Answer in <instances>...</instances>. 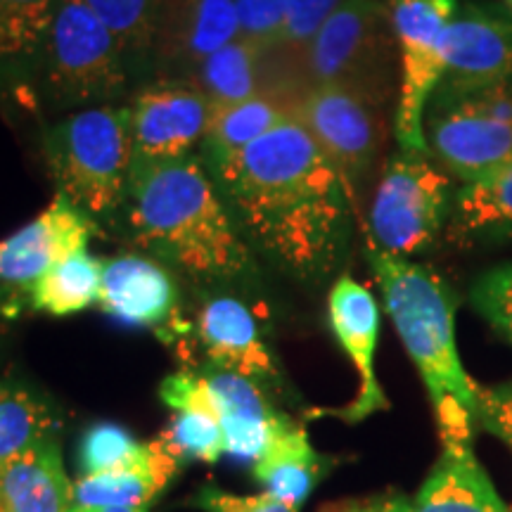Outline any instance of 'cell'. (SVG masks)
I'll list each match as a JSON object with an SVG mask.
<instances>
[{
	"instance_id": "cell-8",
	"label": "cell",
	"mask_w": 512,
	"mask_h": 512,
	"mask_svg": "<svg viewBox=\"0 0 512 512\" xmlns=\"http://www.w3.org/2000/svg\"><path fill=\"white\" fill-rule=\"evenodd\" d=\"M430 157L458 183L475 181L512 159V81L437 88L425 112Z\"/></svg>"
},
{
	"instance_id": "cell-14",
	"label": "cell",
	"mask_w": 512,
	"mask_h": 512,
	"mask_svg": "<svg viewBox=\"0 0 512 512\" xmlns=\"http://www.w3.org/2000/svg\"><path fill=\"white\" fill-rule=\"evenodd\" d=\"M95 233L98 226L91 216L55 192L48 209L0 240V283L31 287L62 259L86 252Z\"/></svg>"
},
{
	"instance_id": "cell-18",
	"label": "cell",
	"mask_w": 512,
	"mask_h": 512,
	"mask_svg": "<svg viewBox=\"0 0 512 512\" xmlns=\"http://www.w3.org/2000/svg\"><path fill=\"white\" fill-rule=\"evenodd\" d=\"M441 456L413 498V512H512L479 463L472 432L446 434Z\"/></svg>"
},
{
	"instance_id": "cell-3",
	"label": "cell",
	"mask_w": 512,
	"mask_h": 512,
	"mask_svg": "<svg viewBox=\"0 0 512 512\" xmlns=\"http://www.w3.org/2000/svg\"><path fill=\"white\" fill-rule=\"evenodd\" d=\"M366 240V259L396 335L430 396L439 437L472 432L479 384L467 375L456 337V294L434 268L392 256Z\"/></svg>"
},
{
	"instance_id": "cell-1",
	"label": "cell",
	"mask_w": 512,
	"mask_h": 512,
	"mask_svg": "<svg viewBox=\"0 0 512 512\" xmlns=\"http://www.w3.org/2000/svg\"><path fill=\"white\" fill-rule=\"evenodd\" d=\"M207 171L245 240L302 283H325L347 259L356 204L335 164L297 119Z\"/></svg>"
},
{
	"instance_id": "cell-12",
	"label": "cell",
	"mask_w": 512,
	"mask_h": 512,
	"mask_svg": "<svg viewBox=\"0 0 512 512\" xmlns=\"http://www.w3.org/2000/svg\"><path fill=\"white\" fill-rule=\"evenodd\" d=\"M328 320L332 335L358 375L356 399L328 413L332 418L356 425L370 415L389 411V399L375 370L377 342H380V304L373 292L351 275H339L328 294Z\"/></svg>"
},
{
	"instance_id": "cell-30",
	"label": "cell",
	"mask_w": 512,
	"mask_h": 512,
	"mask_svg": "<svg viewBox=\"0 0 512 512\" xmlns=\"http://www.w3.org/2000/svg\"><path fill=\"white\" fill-rule=\"evenodd\" d=\"M143 448V441L133 437L117 422H95L86 430L79 446L81 477L102 475L124 465Z\"/></svg>"
},
{
	"instance_id": "cell-26",
	"label": "cell",
	"mask_w": 512,
	"mask_h": 512,
	"mask_svg": "<svg viewBox=\"0 0 512 512\" xmlns=\"http://www.w3.org/2000/svg\"><path fill=\"white\" fill-rule=\"evenodd\" d=\"M102 268L105 261L88 254V249L67 256L31 285V306L55 318L91 309L100 302Z\"/></svg>"
},
{
	"instance_id": "cell-35",
	"label": "cell",
	"mask_w": 512,
	"mask_h": 512,
	"mask_svg": "<svg viewBox=\"0 0 512 512\" xmlns=\"http://www.w3.org/2000/svg\"><path fill=\"white\" fill-rule=\"evenodd\" d=\"M477 425L494 434L512 456V380L494 387H479Z\"/></svg>"
},
{
	"instance_id": "cell-20",
	"label": "cell",
	"mask_w": 512,
	"mask_h": 512,
	"mask_svg": "<svg viewBox=\"0 0 512 512\" xmlns=\"http://www.w3.org/2000/svg\"><path fill=\"white\" fill-rule=\"evenodd\" d=\"M181 465L159 439L143 441V448L128 463L76 479V508H147L178 477Z\"/></svg>"
},
{
	"instance_id": "cell-15",
	"label": "cell",
	"mask_w": 512,
	"mask_h": 512,
	"mask_svg": "<svg viewBox=\"0 0 512 512\" xmlns=\"http://www.w3.org/2000/svg\"><path fill=\"white\" fill-rule=\"evenodd\" d=\"M242 34L235 0H162L152 64L190 74L204 57Z\"/></svg>"
},
{
	"instance_id": "cell-33",
	"label": "cell",
	"mask_w": 512,
	"mask_h": 512,
	"mask_svg": "<svg viewBox=\"0 0 512 512\" xmlns=\"http://www.w3.org/2000/svg\"><path fill=\"white\" fill-rule=\"evenodd\" d=\"M188 503L202 512H299V508L280 501L268 491L245 496L219 489V486H202Z\"/></svg>"
},
{
	"instance_id": "cell-38",
	"label": "cell",
	"mask_w": 512,
	"mask_h": 512,
	"mask_svg": "<svg viewBox=\"0 0 512 512\" xmlns=\"http://www.w3.org/2000/svg\"><path fill=\"white\" fill-rule=\"evenodd\" d=\"M74 512H150V508H128V510H119V508H76Z\"/></svg>"
},
{
	"instance_id": "cell-9",
	"label": "cell",
	"mask_w": 512,
	"mask_h": 512,
	"mask_svg": "<svg viewBox=\"0 0 512 512\" xmlns=\"http://www.w3.org/2000/svg\"><path fill=\"white\" fill-rule=\"evenodd\" d=\"M399 48L392 131L399 150L427 152L425 112L444 79L446 29L458 0H387Z\"/></svg>"
},
{
	"instance_id": "cell-25",
	"label": "cell",
	"mask_w": 512,
	"mask_h": 512,
	"mask_svg": "<svg viewBox=\"0 0 512 512\" xmlns=\"http://www.w3.org/2000/svg\"><path fill=\"white\" fill-rule=\"evenodd\" d=\"M292 117L294 107L275 95H256L233 105L214 107L204 138V157L242 152Z\"/></svg>"
},
{
	"instance_id": "cell-22",
	"label": "cell",
	"mask_w": 512,
	"mask_h": 512,
	"mask_svg": "<svg viewBox=\"0 0 512 512\" xmlns=\"http://www.w3.org/2000/svg\"><path fill=\"white\" fill-rule=\"evenodd\" d=\"M202 377L226 434V456L254 465L266 451L283 413L268 406L259 384L249 377L219 368H211Z\"/></svg>"
},
{
	"instance_id": "cell-39",
	"label": "cell",
	"mask_w": 512,
	"mask_h": 512,
	"mask_svg": "<svg viewBox=\"0 0 512 512\" xmlns=\"http://www.w3.org/2000/svg\"><path fill=\"white\" fill-rule=\"evenodd\" d=\"M508 8H510V10H512V0H508Z\"/></svg>"
},
{
	"instance_id": "cell-21",
	"label": "cell",
	"mask_w": 512,
	"mask_h": 512,
	"mask_svg": "<svg viewBox=\"0 0 512 512\" xmlns=\"http://www.w3.org/2000/svg\"><path fill=\"white\" fill-rule=\"evenodd\" d=\"M444 240L460 249L512 242V159L456 185Z\"/></svg>"
},
{
	"instance_id": "cell-36",
	"label": "cell",
	"mask_w": 512,
	"mask_h": 512,
	"mask_svg": "<svg viewBox=\"0 0 512 512\" xmlns=\"http://www.w3.org/2000/svg\"><path fill=\"white\" fill-rule=\"evenodd\" d=\"M337 512H413V503L401 494H387L354 503L349 505V508H342Z\"/></svg>"
},
{
	"instance_id": "cell-28",
	"label": "cell",
	"mask_w": 512,
	"mask_h": 512,
	"mask_svg": "<svg viewBox=\"0 0 512 512\" xmlns=\"http://www.w3.org/2000/svg\"><path fill=\"white\" fill-rule=\"evenodd\" d=\"M117 38L128 64H152L162 0H86Z\"/></svg>"
},
{
	"instance_id": "cell-27",
	"label": "cell",
	"mask_w": 512,
	"mask_h": 512,
	"mask_svg": "<svg viewBox=\"0 0 512 512\" xmlns=\"http://www.w3.org/2000/svg\"><path fill=\"white\" fill-rule=\"evenodd\" d=\"M57 415L41 396L22 387H0V463L55 439Z\"/></svg>"
},
{
	"instance_id": "cell-6",
	"label": "cell",
	"mask_w": 512,
	"mask_h": 512,
	"mask_svg": "<svg viewBox=\"0 0 512 512\" xmlns=\"http://www.w3.org/2000/svg\"><path fill=\"white\" fill-rule=\"evenodd\" d=\"M43 88L55 105L107 107L128 91L131 64L86 0H57L41 50Z\"/></svg>"
},
{
	"instance_id": "cell-19",
	"label": "cell",
	"mask_w": 512,
	"mask_h": 512,
	"mask_svg": "<svg viewBox=\"0 0 512 512\" xmlns=\"http://www.w3.org/2000/svg\"><path fill=\"white\" fill-rule=\"evenodd\" d=\"M159 399L174 415L157 439L181 463H188V460L216 463L226 456V434H223L202 373L178 370L164 377V382L159 384Z\"/></svg>"
},
{
	"instance_id": "cell-31",
	"label": "cell",
	"mask_w": 512,
	"mask_h": 512,
	"mask_svg": "<svg viewBox=\"0 0 512 512\" xmlns=\"http://www.w3.org/2000/svg\"><path fill=\"white\" fill-rule=\"evenodd\" d=\"M342 3L344 0H287L283 29H280L278 43H275L273 50L283 57L285 62L292 64L294 74H297L299 55H302L304 48L309 46L311 38L318 34V29L323 27L325 19H328Z\"/></svg>"
},
{
	"instance_id": "cell-11",
	"label": "cell",
	"mask_w": 512,
	"mask_h": 512,
	"mask_svg": "<svg viewBox=\"0 0 512 512\" xmlns=\"http://www.w3.org/2000/svg\"><path fill=\"white\" fill-rule=\"evenodd\" d=\"M133 159L169 162L204 143L211 105L185 76H164L136 93L131 105Z\"/></svg>"
},
{
	"instance_id": "cell-13",
	"label": "cell",
	"mask_w": 512,
	"mask_h": 512,
	"mask_svg": "<svg viewBox=\"0 0 512 512\" xmlns=\"http://www.w3.org/2000/svg\"><path fill=\"white\" fill-rule=\"evenodd\" d=\"M512 81V10L458 3L446 29V67L439 88H479Z\"/></svg>"
},
{
	"instance_id": "cell-32",
	"label": "cell",
	"mask_w": 512,
	"mask_h": 512,
	"mask_svg": "<svg viewBox=\"0 0 512 512\" xmlns=\"http://www.w3.org/2000/svg\"><path fill=\"white\" fill-rule=\"evenodd\" d=\"M470 304L486 323L512 344V264L484 271L470 287Z\"/></svg>"
},
{
	"instance_id": "cell-5",
	"label": "cell",
	"mask_w": 512,
	"mask_h": 512,
	"mask_svg": "<svg viewBox=\"0 0 512 512\" xmlns=\"http://www.w3.org/2000/svg\"><path fill=\"white\" fill-rule=\"evenodd\" d=\"M399 62L387 0H344L325 19L297 60L302 93L318 86H342L389 105L399 93Z\"/></svg>"
},
{
	"instance_id": "cell-29",
	"label": "cell",
	"mask_w": 512,
	"mask_h": 512,
	"mask_svg": "<svg viewBox=\"0 0 512 512\" xmlns=\"http://www.w3.org/2000/svg\"><path fill=\"white\" fill-rule=\"evenodd\" d=\"M57 0H0V64L41 57Z\"/></svg>"
},
{
	"instance_id": "cell-37",
	"label": "cell",
	"mask_w": 512,
	"mask_h": 512,
	"mask_svg": "<svg viewBox=\"0 0 512 512\" xmlns=\"http://www.w3.org/2000/svg\"><path fill=\"white\" fill-rule=\"evenodd\" d=\"M19 311V306L15 302V297L8 290H3L0 287V313H5V316H15V313Z\"/></svg>"
},
{
	"instance_id": "cell-24",
	"label": "cell",
	"mask_w": 512,
	"mask_h": 512,
	"mask_svg": "<svg viewBox=\"0 0 512 512\" xmlns=\"http://www.w3.org/2000/svg\"><path fill=\"white\" fill-rule=\"evenodd\" d=\"M252 475L268 494L302 510L306 498L325 475V465L304 427L287 415H280L266 451L252 465Z\"/></svg>"
},
{
	"instance_id": "cell-23",
	"label": "cell",
	"mask_w": 512,
	"mask_h": 512,
	"mask_svg": "<svg viewBox=\"0 0 512 512\" xmlns=\"http://www.w3.org/2000/svg\"><path fill=\"white\" fill-rule=\"evenodd\" d=\"M74 482L57 439L0 463V512H74Z\"/></svg>"
},
{
	"instance_id": "cell-17",
	"label": "cell",
	"mask_w": 512,
	"mask_h": 512,
	"mask_svg": "<svg viewBox=\"0 0 512 512\" xmlns=\"http://www.w3.org/2000/svg\"><path fill=\"white\" fill-rule=\"evenodd\" d=\"M195 335L211 368L238 373L254 382L278 375L254 313L240 299L226 294L209 299L197 313Z\"/></svg>"
},
{
	"instance_id": "cell-2",
	"label": "cell",
	"mask_w": 512,
	"mask_h": 512,
	"mask_svg": "<svg viewBox=\"0 0 512 512\" xmlns=\"http://www.w3.org/2000/svg\"><path fill=\"white\" fill-rule=\"evenodd\" d=\"M128 223L138 245L200 280L247 278L252 252L202 157L133 159Z\"/></svg>"
},
{
	"instance_id": "cell-16",
	"label": "cell",
	"mask_w": 512,
	"mask_h": 512,
	"mask_svg": "<svg viewBox=\"0 0 512 512\" xmlns=\"http://www.w3.org/2000/svg\"><path fill=\"white\" fill-rule=\"evenodd\" d=\"M100 309L121 325L164 330L176 316V280L155 259L121 254L105 261Z\"/></svg>"
},
{
	"instance_id": "cell-10",
	"label": "cell",
	"mask_w": 512,
	"mask_h": 512,
	"mask_svg": "<svg viewBox=\"0 0 512 512\" xmlns=\"http://www.w3.org/2000/svg\"><path fill=\"white\" fill-rule=\"evenodd\" d=\"M294 119L335 164L356 204L387 138V105L351 88L318 86L299 95Z\"/></svg>"
},
{
	"instance_id": "cell-34",
	"label": "cell",
	"mask_w": 512,
	"mask_h": 512,
	"mask_svg": "<svg viewBox=\"0 0 512 512\" xmlns=\"http://www.w3.org/2000/svg\"><path fill=\"white\" fill-rule=\"evenodd\" d=\"M242 38L261 48H273L283 29L287 0H235Z\"/></svg>"
},
{
	"instance_id": "cell-7",
	"label": "cell",
	"mask_w": 512,
	"mask_h": 512,
	"mask_svg": "<svg viewBox=\"0 0 512 512\" xmlns=\"http://www.w3.org/2000/svg\"><path fill=\"white\" fill-rule=\"evenodd\" d=\"M456 185L430 152H394L377 178L363 238L411 259L446 233Z\"/></svg>"
},
{
	"instance_id": "cell-4",
	"label": "cell",
	"mask_w": 512,
	"mask_h": 512,
	"mask_svg": "<svg viewBox=\"0 0 512 512\" xmlns=\"http://www.w3.org/2000/svg\"><path fill=\"white\" fill-rule=\"evenodd\" d=\"M46 162L57 195L98 223L126 204L133 166L131 112L107 105L76 110L48 128Z\"/></svg>"
}]
</instances>
